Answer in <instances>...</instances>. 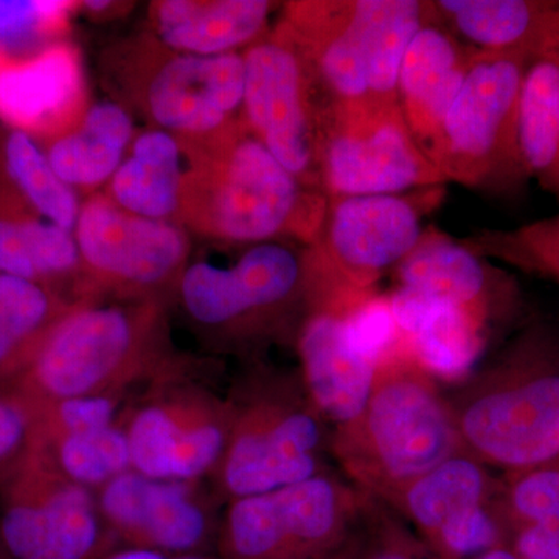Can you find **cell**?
<instances>
[{"label":"cell","instance_id":"cell-10","mask_svg":"<svg viewBox=\"0 0 559 559\" xmlns=\"http://www.w3.org/2000/svg\"><path fill=\"white\" fill-rule=\"evenodd\" d=\"M366 503L330 473L230 500L221 522L223 559H320L355 538Z\"/></svg>","mask_w":559,"mask_h":559},{"label":"cell","instance_id":"cell-41","mask_svg":"<svg viewBox=\"0 0 559 559\" xmlns=\"http://www.w3.org/2000/svg\"><path fill=\"white\" fill-rule=\"evenodd\" d=\"M476 559H520L516 557V555L513 554L509 549V547H498V549L488 551V554L481 555V557Z\"/></svg>","mask_w":559,"mask_h":559},{"label":"cell","instance_id":"cell-19","mask_svg":"<svg viewBox=\"0 0 559 559\" xmlns=\"http://www.w3.org/2000/svg\"><path fill=\"white\" fill-rule=\"evenodd\" d=\"M392 277L395 288L448 301L489 330L513 308L514 286L509 275L432 224Z\"/></svg>","mask_w":559,"mask_h":559},{"label":"cell","instance_id":"cell-9","mask_svg":"<svg viewBox=\"0 0 559 559\" xmlns=\"http://www.w3.org/2000/svg\"><path fill=\"white\" fill-rule=\"evenodd\" d=\"M194 360L153 382L124 411L132 469L154 479L212 480L231 426L229 393L221 395Z\"/></svg>","mask_w":559,"mask_h":559},{"label":"cell","instance_id":"cell-37","mask_svg":"<svg viewBox=\"0 0 559 559\" xmlns=\"http://www.w3.org/2000/svg\"><path fill=\"white\" fill-rule=\"evenodd\" d=\"M364 559H436L429 550L400 528H385L367 539Z\"/></svg>","mask_w":559,"mask_h":559},{"label":"cell","instance_id":"cell-21","mask_svg":"<svg viewBox=\"0 0 559 559\" xmlns=\"http://www.w3.org/2000/svg\"><path fill=\"white\" fill-rule=\"evenodd\" d=\"M388 297L404 355L432 380H465L484 353L489 329L429 294L393 286Z\"/></svg>","mask_w":559,"mask_h":559},{"label":"cell","instance_id":"cell-1","mask_svg":"<svg viewBox=\"0 0 559 559\" xmlns=\"http://www.w3.org/2000/svg\"><path fill=\"white\" fill-rule=\"evenodd\" d=\"M179 142L186 154L179 226L189 234L223 248L314 245L325 194L290 175L241 117L209 138Z\"/></svg>","mask_w":559,"mask_h":559},{"label":"cell","instance_id":"cell-6","mask_svg":"<svg viewBox=\"0 0 559 559\" xmlns=\"http://www.w3.org/2000/svg\"><path fill=\"white\" fill-rule=\"evenodd\" d=\"M231 426L213 488L224 502L311 479L331 447L301 378L255 370L229 392Z\"/></svg>","mask_w":559,"mask_h":559},{"label":"cell","instance_id":"cell-14","mask_svg":"<svg viewBox=\"0 0 559 559\" xmlns=\"http://www.w3.org/2000/svg\"><path fill=\"white\" fill-rule=\"evenodd\" d=\"M242 58V123L290 175L308 189L322 191L320 140L329 103L304 51L277 21Z\"/></svg>","mask_w":559,"mask_h":559},{"label":"cell","instance_id":"cell-42","mask_svg":"<svg viewBox=\"0 0 559 559\" xmlns=\"http://www.w3.org/2000/svg\"><path fill=\"white\" fill-rule=\"evenodd\" d=\"M0 559H5L3 558L2 551H0Z\"/></svg>","mask_w":559,"mask_h":559},{"label":"cell","instance_id":"cell-20","mask_svg":"<svg viewBox=\"0 0 559 559\" xmlns=\"http://www.w3.org/2000/svg\"><path fill=\"white\" fill-rule=\"evenodd\" d=\"M476 57V50L433 17L407 47L396 81V102L428 156Z\"/></svg>","mask_w":559,"mask_h":559},{"label":"cell","instance_id":"cell-26","mask_svg":"<svg viewBox=\"0 0 559 559\" xmlns=\"http://www.w3.org/2000/svg\"><path fill=\"white\" fill-rule=\"evenodd\" d=\"M183 176L186 154L178 138L148 127L138 131L100 193L132 215L179 224Z\"/></svg>","mask_w":559,"mask_h":559},{"label":"cell","instance_id":"cell-3","mask_svg":"<svg viewBox=\"0 0 559 559\" xmlns=\"http://www.w3.org/2000/svg\"><path fill=\"white\" fill-rule=\"evenodd\" d=\"M209 347L246 353L282 337L296 341L311 308L308 246H250L230 266L190 261L175 296Z\"/></svg>","mask_w":559,"mask_h":559},{"label":"cell","instance_id":"cell-16","mask_svg":"<svg viewBox=\"0 0 559 559\" xmlns=\"http://www.w3.org/2000/svg\"><path fill=\"white\" fill-rule=\"evenodd\" d=\"M463 451L481 463L521 471L559 455V370L503 367L452 406Z\"/></svg>","mask_w":559,"mask_h":559},{"label":"cell","instance_id":"cell-36","mask_svg":"<svg viewBox=\"0 0 559 559\" xmlns=\"http://www.w3.org/2000/svg\"><path fill=\"white\" fill-rule=\"evenodd\" d=\"M507 547L520 559H559V525H518Z\"/></svg>","mask_w":559,"mask_h":559},{"label":"cell","instance_id":"cell-40","mask_svg":"<svg viewBox=\"0 0 559 559\" xmlns=\"http://www.w3.org/2000/svg\"><path fill=\"white\" fill-rule=\"evenodd\" d=\"M320 559H364L362 554H360L358 540L353 538L349 540L347 546L342 547L341 550L334 551V554L329 555V557L320 558Z\"/></svg>","mask_w":559,"mask_h":559},{"label":"cell","instance_id":"cell-34","mask_svg":"<svg viewBox=\"0 0 559 559\" xmlns=\"http://www.w3.org/2000/svg\"><path fill=\"white\" fill-rule=\"evenodd\" d=\"M503 513L510 532L518 525H559V468L544 465L516 473Z\"/></svg>","mask_w":559,"mask_h":559},{"label":"cell","instance_id":"cell-33","mask_svg":"<svg viewBox=\"0 0 559 559\" xmlns=\"http://www.w3.org/2000/svg\"><path fill=\"white\" fill-rule=\"evenodd\" d=\"M79 3L0 0V68L24 64L60 46L69 14Z\"/></svg>","mask_w":559,"mask_h":559},{"label":"cell","instance_id":"cell-2","mask_svg":"<svg viewBox=\"0 0 559 559\" xmlns=\"http://www.w3.org/2000/svg\"><path fill=\"white\" fill-rule=\"evenodd\" d=\"M194 360L173 347L162 301L79 304L40 342L10 390L24 401L124 395Z\"/></svg>","mask_w":559,"mask_h":559},{"label":"cell","instance_id":"cell-15","mask_svg":"<svg viewBox=\"0 0 559 559\" xmlns=\"http://www.w3.org/2000/svg\"><path fill=\"white\" fill-rule=\"evenodd\" d=\"M448 186L393 194L326 198L318 238L308 246L316 270L333 285L373 290L417 248L426 218L447 200Z\"/></svg>","mask_w":559,"mask_h":559},{"label":"cell","instance_id":"cell-24","mask_svg":"<svg viewBox=\"0 0 559 559\" xmlns=\"http://www.w3.org/2000/svg\"><path fill=\"white\" fill-rule=\"evenodd\" d=\"M433 20L477 53L535 58L559 40V0H430Z\"/></svg>","mask_w":559,"mask_h":559},{"label":"cell","instance_id":"cell-39","mask_svg":"<svg viewBox=\"0 0 559 559\" xmlns=\"http://www.w3.org/2000/svg\"><path fill=\"white\" fill-rule=\"evenodd\" d=\"M83 10L87 11L92 17L108 16L114 10H121L123 3L109 2V0H87V2L81 3Z\"/></svg>","mask_w":559,"mask_h":559},{"label":"cell","instance_id":"cell-7","mask_svg":"<svg viewBox=\"0 0 559 559\" xmlns=\"http://www.w3.org/2000/svg\"><path fill=\"white\" fill-rule=\"evenodd\" d=\"M102 72L110 100L179 140L209 138L241 117L242 51L180 53L148 32L110 47L102 57Z\"/></svg>","mask_w":559,"mask_h":559},{"label":"cell","instance_id":"cell-25","mask_svg":"<svg viewBox=\"0 0 559 559\" xmlns=\"http://www.w3.org/2000/svg\"><path fill=\"white\" fill-rule=\"evenodd\" d=\"M135 134L130 110L120 103L103 100L87 106L72 127L35 139L58 178L87 198L109 182Z\"/></svg>","mask_w":559,"mask_h":559},{"label":"cell","instance_id":"cell-29","mask_svg":"<svg viewBox=\"0 0 559 559\" xmlns=\"http://www.w3.org/2000/svg\"><path fill=\"white\" fill-rule=\"evenodd\" d=\"M75 305L38 283L0 274V388L13 384L40 342Z\"/></svg>","mask_w":559,"mask_h":559},{"label":"cell","instance_id":"cell-4","mask_svg":"<svg viewBox=\"0 0 559 559\" xmlns=\"http://www.w3.org/2000/svg\"><path fill=\"white\" fill-rule=\"evenodd\" d=\"M331 450L364 492L390 502L463 448L450 403L429 374L401 356L382 364L366 409L334 430Z\"/></svg>","mask_w":559,"mask_h":559},{"label":"cell","instance_id":"cell-5","mask_svg":"<svg viewBox=\"0 0 559 559\" xmlns=\"http://www.w3.org/2000/svg\"><path fill=\"white\" fill-rule=\"evenodd\" d=\"M280 10L326 103L396 100L407 47L432 20L430 0H297Z\"/></svg>","mask_w":559,"mask_h":559},{"label":"cell","instance_id":"cell-17","mask_svg":"<svg viewBox=\"0 0 559 559\" xmlns=\"http://www.w3.org/2000/svg\"><path fill=\"white\" fill-rule=\"evenodd\" d=\"M207 481L154 479L130 469L95 496L119 546L212 555L218 554L226 502Z\"/></svg>","mask_w":559,"mask_h":559},{"label":"cell","instance_id":"cell-32","mask_svg":"<svg viewBox=\"0 0 559 559\" xmlns=\"http://www.w3.org/2000/svg\"><path fill=\"white\" fill-rule=\"evenodd\" d=\"M462 241L487 260L559 285V212L511 229L476 230Z\"/></svg>","mask_w":559,"mask_h":559},{"label":"cell","instance_id":"cell-13","mask_svg":"<svg viewBox=\"0 0 559 559\" xmlns=\"http://www.w3.org/2000/svg\"><path fill=\"white\" fill-rule=\"evenodd\" d=\"M319 170L326 198L448 186L412 134L399 102L381 98L326 105Z\"/></svg>","mask_w":559,"mask_h":559},{"label":"cell","instance_id":"cell-22","mask_svg":"<svg viewBox=\"0 0 559 559\" xmlns=\"http://www.w3.org/2000/svg\"><path fill=\"white\" fill-rule=\"evenodd\" d=\"M278 5L271 0H156L150 3V33L180 53H241L271 31Z\"/></svg>","mask_w":559,"mask_h":559},{"label":"cell","instance_id":"cell-27","mask_svg":"<svg viewBox=\"0 0 559 559\" xmlns=\"http://www.w3.org/2000/svg\"><path fill=\"white\" fill-rule=\"evenodd\" d=\"M518 135L528 180L559 200V40L525 70Z\"/></svg>","mask_w":559,"mask_h":559},{"label":"cell","instance_id":"cell-18","mask_svg":"<svg viewBox=\"0 0 559 559\" xmlns=\"http://www.w3.org/2000/svg\"><path fill=\"white\" fill-rule=\"evenodd\" d=\"M349 294L345 290L316 300L296 336L301 382L334 430L360 417L381 369L349 336L344 318V299Z\"/></svg>","mask_w":559,"mask_h":559},{"label":"cell","instance_id":"cell-23","mask_svg":"<svg viewBox=\"0 0 559 559\" xmlns=\"http://www.w3.org/2000/svg\"><path fill=\"white\" fill-rule=\"evenodd\" d=\"M0 274L38 283L73 304L84 299L73 231L32 212L0 179Z\"/></svg>","mask_w":559,"mask_h":559},{"label":"cell","instance_id":"cell-12","mask_svg":"<svg viewBox=\"0 0 559 559\" xmlns=\"http://www.w3.org/2000/svg\"><path fill=\"white\" fill-rule=\"evenodd\" d=\"M117 546L95 492L66 479L28 441L0 466L3 558L95 559Z\"/></svg>","mask_w":559,"mask_h":559},{"label":"cell","instance_id":"cell-30","mask_svg":"<svg viewBox=\"0 0 559 559\" xmlns=\"http://www.w3.org/2000/svg\"><path fill=\"white\" fill-rule=\"evenodd\" d=\"M0 179L40 218L75 230L80 194L58 178L35 135L13 123H0Z\"/></svg>","mask_w":559,"mask_h":559},{"label":"cell","instance_id":"cell-31","mask_svg":"<svg viewBox=\"0 0 559 559\" xmlns=\"http://www.w3.org/2000/svg\"><path fill=\"white\" fill-rule=\"evenodd\" d=\"M27 441L66 479L94 492L132 469L130 443L121 421L50 436L28 433Z\"/></svg>","mask_w":559,"mask_h":559},{"label":"cell","instance_id":"cell-11","mask_svg":"<svg viewBox=\"0 0 559 559\" xmlns=\"http://www.w3.org/2000/svg\"><path fill=\"white\" fill-rule=\"evenodd\" d=\"M84 288L98 301H175L191 261L190 234L124 212L102 193L81 201L75 230Z\"/></svg>","mask_w":559,"mask_h":559},{"label":"cell","instance_id":"cell-38","mask_svg":"<svg viewBox=\"0 0 559 559\" xmlns=\"http://www.w3.org/2000/svg\"><path fill=\"white\" fill-rule=\"evenodd\" d=\"M95 559H223L218 554L179 555L167 551L138 549V547L117 546Z\"/></svg>","mask_w":559,"mask_h":559},{"label":"cell","instance_id":"cell-8","mask_svg":"<svg viewBox=\"0 0 559 559\" xmlns=\"http://www.w3.org/2000/svg\"><path fill=\"white\" fill-rule=\"evenodd\" d=\"M530 61L524 55L477 53L429 154L448 183L495 197L524 189L518 119Z\"/></svg>","mask_w":559,"mask_h":559},{"label":"cell","instance_id":"cell-35","mask_svg":"<svg viewBox=\"0 0 559 559\" xmlns=\"http://www.w3.org/2000/svg\"><path fill=\"white\" fill-rule=\"evenodd\" d=\"M31 418L16 393L0 388V466L20 454L28 440Z\"/></svg>","mask_w":559,"mask_h":559},{"label":"cell","instance_id":"cell-28","mask_svg":"<svg viewBox=\"0 0 559 559\" xmlns=\"http://www.w3.org/2000/svg\"><path fill=\"white\" fill-rule=\"evenodd\" d=\"M489 492L491 479L485 463L460 451L401 489L390 502L417 528L426 546L448 522L488 502Z\"/></svg>","mask_w":559,"mask_h":559}]
</instances>
